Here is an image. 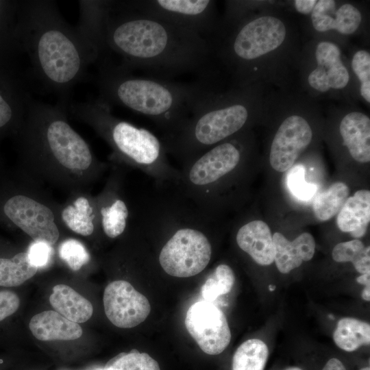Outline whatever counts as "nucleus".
I'll use <instances>...</instances> for the list:
<instances>
[{"label":"nucleus","instance_id":"nucleus-38","mask_svg":"<svg viewBox=\"0 0 370 370\" xmlns=\"http://www.w3.org/2000/svg\"><path fill=\"white\" fill-rule=\"evenodd\" d=\"M356 282L365 286L370 285V273L362 274L356 278Z\"/></svg>","mask_w":370,"mask_h":370},{"label":"nucleus","instance_id":"nucleus-1","mask_svg":"<svg viewBox=\"0 0 370 370\" xmlns=\"http://www.w3.org/2000/svg\"><path fill=\"white\" fill-rule=\"evenodd\" d=\"M103 39L105 55L116 54L131 71L166 80L184 74L207 79L212 52L208 39L135 10L127 1H108Z\"/></svg>","mask_w":370,"mask_h":370},{"label":"nucleus","instance_id":"nucleus-10","mask_svg":"<svg viewBox=\"0 0 370 370\" xmlns=\"http://www.w3.org/2000/svg\"><path fill=\"white\" fill-rule=\"evenodd\" d=\"M312 132L301 116L286 118L278 128L271 144L269 162L272 168L284 172L293 167L301 152L308 146Z\"/></svg>","mask_w":370,"mask_h":370},{"label":"nucleus","instance_id":"nucleus-12","mask_svg":"<svg viewBox=\"0 0 370 370\" xmlns=\"http://www.w3.org/2000/svg\"><path fill=\"white\" fill-rule=\"evenodd\" d=\"M235 241L257 264L267 266L274 261L273 236L265 222L252 220L243 223L236 231Z\"/></svg>","mask_w":370,"mask_h":370},{"label":"nucleus","instance_id":"nucleus-9","mask_svg":"<svg viewBox=\"0 0 370 370\" xmlns=\"http://www.w3.org/2000/svg\"><path fill=\"white\" fill-rule=\"evenodd\" d=\"M108 320L121 328H132L143 322L151 312L147 298L128 282L114 280L105 288L103 297Z\"/></svg>","mask_w":370,"mask_h":370},{"label":"nucleus","instance_id":"nucleus-28","mask_svg":"<svg viewBox=\"0 0 370 370\" xmlns=\"http://www.w3.org/2000/svg\"><path fill=\"white\" fill-rule=\"evenodd\" d=\"M59 255L73 271L79 270L90 260V254L79 241L69 238L61 243Z\"/></svg>","mask_w":370,"mask_h":370},{"label":"nucleus","instance_id":"nucleus-2","mask_svg":"<svg viewBox=\"0 0 370 370\" xmlns=\"http://www.w3.org/2000/svg\"><path fill=\"white\" fill-rule=\"evenodd\" d=\"M20 36L33 76L57 97L58 103L69 108L75 86L89 79L88 69L98 56L53 1L23 2Z\"/></svg>","mask_w":370,"mask_h":370},{"label":"nucleus","instance_id":"nucleus-29","mask_svg":"<svg viewBox=\"0 0 370 370\" xmlns=\"http://www.w3.org/2000/svg\"><path fill=\"white\" fill-rule=\"evenodd\" d=\"M291 168L287 177L291 192L299 199L306 201L311 199L317 191V186L306 181L305 168L302 165Z\"/></svg>","mask_w":370,"mask_h":370},{"label":"nucleus","instance_id":"nucleus-32","mask_svg":"<svg viewBox=\"0 0 370 370\" xmlns=\"http://www.w3.org/2000/svg\"><path fill=\"white\" fill-rule=\"evenodd\" d=\"M51 245L40 241H34L29 246L28 256L30 262L38 268L45 267L48 263L51 254Z\"/></svg>","mask_w":370,"mask_h":370},{"label":"nucleus","instance_id":"nucleus-36","mask_svg":"<svg viewBox=\"0 0 370 370\" xmlns=\"http://www.w3.org/2000/svg\"><path fill=\"white\" fill-rule=\"evenodd\" d=\"M317 3L316 0H296L294 1L297 11L304 14L311 13Z\"/></svg>","mask_w":370,"mask_h":370},{"label":"nucleus","instance_id":"nucleus-33","mask_svg":"<svg viewBox=\"0 0 370 370\" xmlns=\"http://www.w3.org/2000/svg\"><path fill=\"white\" fill-rule=\"evenodd\" d=\"M29 103L25 104L12 102L0 92V128L8 125L14 119L17 113L16 108L26 111Z\"/></svg>","mask_w":370,"mask_h":370},{"label":"nucleus","instance_id":"nucleus-22","mask_svg":"<svg viewBox=\"0 0 370 370\" xmlns=\"http://www.w3.org/2000/svg\"><path fill=\"white\" fill-rule=\"evenodd\" d=\"M62 219L71 230L82 236H90L95 229L94 208L89 200L82 196L62 210Z\"/></svg>","mask_w":370,"mask_h":370},{"label":"nucleus","instance_id":"nucleus-20","mask_svg":"<svg viewBox=\"0 0 370 370\" xmlns=\"http://www.w3.org/2000/svg\"><path fill=\"white\" fill-rule=\"evenodd\" d=\"M49 302L56 312L77 323L87 321L93 313L92 304L66 284L53 286Z\"/></svg>","mask_w":370,"mask_h":370},{"label":"nucleus","instance_id":"nucleus-15","mask_svg":"<svg viewBox=\"0 0 370 370\" xmlns=\"http://www.w3.org/2000/svg\"><path fill=\"white\" fill-rule=\"evenodd\" d=\"M274 261L280 272L288 273L299 267L303 261L311 260L314 254L315 241L308 232L298 236L293 241H288L282 234L273 235Z\"/></svg>","mask_w":370,"mask_h":370},{"label":"nucleus","instance_id":"nucleus-3","mask_svg":"<svg viewBox=\"0 0 370 370\" xmlns=\"http://www.w3.org/2000/svg\"><path fill=\"white\" fill-rule=\"evenodd\" d=\"M95 79L98 99L111 108H127L151 119L163 135L175 132L210 92L207 81L178 82L134 75L104 56Z\"/></svg>","mask_w":370,"mask_h":370},{"label":"nucleus","instance_id":"nucleus-7","mask_svg":"<svg viewBox=\"0 0 370 370\" xmlns=\"http://www.w3.org/2000/svg\"><path fill=\"white\" fill-rule=\"evenodd\" d=\"M7 217L34 241L54 245L60 233L52 210L32 197L18 195L3 206Z\"/></svg>","mask_w":370,"mask_h":370},{"label":"nucleus","instance_id":"nucleus-14","mask_svg":"<svg viewBox=\"0 0 370 370\" xmlns=\"http://www.w3.org/2000/svg\"><path fill=\"white\" fill-rule=\"evenodd\" d=\"M336 7L333 0L318 1L311 12L314 28L318 32L335 29L343 34H353L361 22L359 10L349 3L341 5L335 11V17H332L330 10Z\"/></svg>","mask_w":370,"mask_h":370},{"label":"nucleus","instance_id":"nucleus-11","mask_svg":"<svg viewBox=\"0 0 370 370\" xmlns=\"http://www.w3.org/2000/svg\"><path fill=\"white\" fill-rule=\"evenodd\" d=\"M315 57L317 67L308 76L311 87L322 92L330 88L341 89L346 86L349 75L341 60L339 48L330 42L318 44Z\"/></svg>","mask_w":370,"mask_h":370},{"label":"nucleus","instance_id":"nucleus-5","mask_svg":"<svg viewBox=\"0 0 370 370\" xmlns=\"http://www.w3.org/2000/svg\"><path fill=\"white\" fill-rule=\"evenodd\" d=\"M134 9L204 38L212 29L214 2L210 0L127 1Z\"/></svg>","mask_w":370,"mask_h":370},{"label":"nucleus","instance_id":"nucleus-16","mask_svg":"<svg viewBox=\"0 0 370 370\" xmlns=\"http://www.w3.org/2000/svg\"><path fill=\"white\" fill-rule=\"evenodd\" d=\"M121 195L118 182L112 180L99 205V224L105 235L112 239L124 233L130 217L128 206Z\"/></svg>","mask_w":370,"mask_h":370},{"label":"nucleus","instance_id":"nucleus-18","mask_svg":"<svg viewBox=\"0 0 370 370\" xmlns=\"http://www.w3.org/2000/svg\"><path fill=\"white\" fill-rule=\"evenodd\" d=\"M340 134L351 156L356 161H370V119L358 112L344 116L340 123Z\"/></svg>","mask_w":370,"mask_h":370},{"label":"nucleus","instance_id":"nucleus-24","mask_svg":"<svg viewBox=\"0 0 370 370\" xmlns=\"http://www.w3.org/2000/svg\"><path fill=\"white\" fill-rule=\"evenodd\" d=\"M349 195L346 184L338 182L319 193L313 201V211L320 221H328L334 217L343 207Z\"/></svg>","mask_w":370,"mask_h":370},{"label":"nucleus","instance_id":"nucleus-17","mask_svg":"<svg viewBox=\"0 0 370 370\" xmlns=\"http://www.w3.org/2000/svg\"><path fill=\"white\" fill-rule=\"evenodd\" d=\"M29 327L34 336L42 341H73L80 338L83 333L79 323L54 310L35 314L30 319Z\"/></svg>","mask_w":370,"mask_h":370},{"label":"nucleus","instance_id":"nucleus-23","mask_svg":"<svg viewBox=\"0 0 370 370\" xmlns=\"http://www.w3.org/2000/svg\"><path fill=\"white\" fill-rule=\"evenodd\" d=\"M38 267L29 260L28 254L20 252L11 258H0V286L13 287L32 278Z\"/></svg>","mask_w":370,"mask_h":370},{"label":"nucleus","instance_id":"nucleus-6","mask_svg":"<svg viewBox=\"0 0 370 370\" xmlns=\"http://www.w3.org/2000/svg\"><path fill=\"white\" fill-rule=\"evenodd\" d=\"M187 331L200 349L209 355L223 352L231 340V332L223 312L212 302L199 301L188 309Z\"/></svg>","mask_w":370,"mask_h":370},{"label":"nucleus","instance_id":"nucleus-13","mask_svg":"<svg viewBox=\"0 0 370 370\" xmlns=\"http://www.w3.org/2000/svg\"><path fill=\"white\" fill-rule=\"evenodd\" d=\"M78 4L79 18L75 28L99 60L106 52L103 29L108 1H79Z\"/></svg>","mask_w":370,"mask_h":370},{"label":"nucleus","instance_id":"nucleus-41","mask_svg":"<svg viewBox=\"0 0 370 370\" xmlns=\"http://www.w3.org/2000/svg\"><path fill=\"white\" fill-rule=\"evenodd\" d=\"M269 288V290H270L271 291H274V290H275V286H274L273 285H270Z\"/></svg>","mask_w":370,"mask_h":370},{"label":"nucleus","instance_id":"nucleus-44","mask_svg":"<svg viewBox=\"0 0 370 370\" xmlns=\"http://www.w3.org/2000/svg\"><path fill=\"white\" fill-rule=\"evenodd\" d=\"M97 370H103V369H98Z\"/></svg>","mask_w":370,"mask_h":370},{"label":"nucleus","instance_id":"nucleus-43","mask_svg":"<svg viewBox=\"0 0 370 370\" xmlns=\"http://www.w3.org/2000/svg\"><path fill=\"white\" fill-rule=\"evenodd\" d=\"M1 8V2L0 1V10Z\"/></svg>","mask_w":370,"mask_h":370},{"label":"nucleus","instance_id":"nucleus-21","mask_svg":"<svg viewBox=\"0 0 370 370\" xmlns=\"http://www.w3.org/2000/svg\"><path fill=\"white\" fill-rule=\"evenodd\" d=\"M336 345L346 352H354L370 343L369 323L351 317L340 319L333 333Z\"/></svg>","mask_w":370,"mask_h":370},{"label":"nucleus","instance_id":"nucleus-26","mask_svg":"<svg viewBox=\"0 0 370 370\" xmlns=\"http://www.w3.org/2000/svg\"><path fill=\"white\" fill-rule=\"evenodd\" d=\"M235 282L234 271L226 264H219L209 275L201 288L204 301L213 302L230 292Z\"/></svg>","mask_w":370,"mask_h":370},{"label":"nucleus","instance_id":"nucleus-4","mask_svg":"<svg viewBox=\"0 0 370 370\" xmlns=\"http://www.w3.org/2000/svg\"><path fill=\"white\" fill-rule=\"evenodd\" d=\"M68 111L92 126L117 158L150 177L157 188L177 184L179 169L170 163L162 140L149 130L116 117L110 107L97 98L71 102Z\"/></svg>","mask_w":370,"mask_h":370},{"label":"nucleus","instance_id":"nucleus-35","mask_svg":"<svg viewBox=\"0 0 370 370\" xmlns=\"http://www.w3.org/2000/svg\"><path fill=\"white\" fill-rule=\"evenodd\" d=\"M352 264L360 273H370V247H365L361 254Z\"/></svg>","mask_w":370,"mask_h":370},{"label":"nucleus","instance_id":"nucleus-34","mask_svg":"<svg viewBox=\"0 0 370 370\" xmlns=\"http://www.w3.org/2000/svg\"><path fill=\"white\" fill-rule=\"evenodd\" d=\"M18 295L10 291H0V321L14 314L19 308Z\"/></svg>","mask_w":370,"mask_h":370},{"label":"nucleus","instance_id":"nucleus-25","mask_svg":"<svg viewBox=\"0 0 370 370\" xmlns=\"http://www.w3.org/2000/svg\"><path fill=\"white\" fill-rule=\"evenodd\" d=\"M268 356V347L262 341L247 340L234 354L232 370H264Z\"/></svg>","mask_w":370,"mask_h":370},{"label":"nucleus","instance_id":"nucleus-42","mask_svg":"<svg viewBox=\"0 0 370 370\" xmlns=\"http://www.w3.org/2000/svg\"><path fill=\"white\" fill-rule=\"evenodd\" d=\"M360 370H370L369 367H365L364 368H362Z\"/></svg>","mask_w":370,"mask_h":370},{"label":"nucleus","instance_id":"nucleus-30","mask_svg":"<svg viewBox=\"0 0 370 370\" xmlns=\"http://www.w3.org/2000/svg\"><path fill=\"white\" fill-rule=\"evenodd\" d=\"M352 69L360 82V94L370 102V54L366 51H357L352 61Z\"/></svg>","mask_w":370,"mask_h":370},{"label":"nucleus","instance_id":"nucleus-37","mask_svg":"<svg viewBox=\"0 0 370 370\" xmlns=\"http://www.w3.org/2000/svg\"><path fill=\"white\" fill-rule=\"evenodd\" d=\"M322 370H346V369L341 360L334 358L327 362Z\"/></svg>","mask_w":370,"mask_h":370},{"label":"nucleus","instance_id":"nucleus-8","mask_svg":"<svg viewBox=\"0 0 370 370\" xmlns=\"http://www.w3.org/2000/svg\"><path fill=\"white\" fill-rule=\"evenodd\" d=\"M285 36V26L279 18L261 16L240 28L232 40V51L236 58L250 61L279 47Z\"/></svg>","mask_w":370,"mask_h":370},{"label":"nucleus","instance_id":"nucleus-27","mask_svg":"<svg viewBox=\"0 0 370 370\" xmlns=\"http://www.w3.org/2000/svg\"><path fill=\"white\" fill-rule=\"evenodd\" d=\"M103 370H160L156 360L147 353L132 349L129 353L122 352L111 358Z\"/></svg>","mask_w":370,"mask_h":370},{"label":"nucleus","instance_id":"nucleus-40","mask_svg":"<svg viewBox=\"0 0 370 370\" xmlns=\"http://www.w3.org/2000/svg\"><path fill=\"white\" fill-rule=\"evenodd\" d=\"M286 370H301V369L298 367H289L286 369Z\"/></svg>","mask_w":370,"mask_h":370},{"label":"nucleus","instance_id":"nucleus-19","mask_svg":"<svg viewBox=\"0 0 370 370\" xmlns=\"http://www.w3.org/2000/svg\"><path fill=\"white\" fill-rule=\"evenodd\" d=\"M370 221V191L359 190L349 197L338 213L336 223L340 230L353 238L365 235Z\"/></svg>","mask_w":370,"mask_h":370},{"label":"nucleus","instance_id":"nucleus-31","mask_svg":"<svg viewBox=\"0 0 370 370\" xmlns=\"http://www.w3.org/2000/svg\"><path fill=\"white\" fill-rule=\"evenodd\" d=\"M365 246L358 240L338 243L332 250V256L337 262H354L363 251Z\"/></svg>","mask_w":370,"mask_h":370},{"label":"nucleus","instance_id":"nucleus-39","mask_svg":"<svg viewBox=\"0 0 370 370\" xmlns=\"http://www.w3.org/2000/svg\"><path fill=\"white\" fill-rule=\"evenodd\" d=\"M361 297L365 301H370V285L365 286L362 292Z\"/></svg>","mask_w":370,"mask_h":370}]
</instances>
